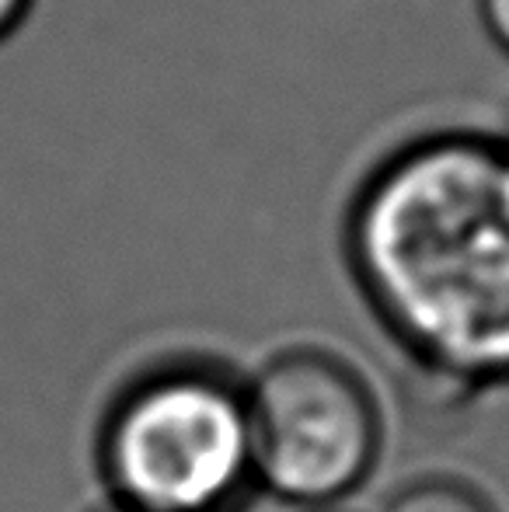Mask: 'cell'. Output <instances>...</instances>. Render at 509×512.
<instances>
[{"mask_svg": "<svg viewBox=\"0 0 509 512\" xmlns=\"http://www.w3.org/2000/svg\"><path fill=\"white\" fill-rule=\"evenodd\" d=\"M339 248L408 363L468 394L509 387V133L391 143L349 192Z\"/></svg>", "mask_w": 509, "mask_h": 512, "instance_id": "obj_1", "label": "cell"}, {"mask_svg": "<svg viewBox=\"0 0 509 512\" xmlns=\"http://www.w3.org/2000/svg\"><path fill=\"white\" fill-rule=\"evenodd\" d=\"M105 499L133 512H245L258 495L248 384L175 356L119 384L95 432Z\"/></svg>", "mask_w": 509, "mask_h": 512, "instance_id": "obj_2", "label": "cell"}, {"mask_svg": "<svg viewBox=\"0 0 509 512\" xmlns=\"http://www.w3.org/2000/svg\"><path fill=\"white\" fill-rule=\"evenodd\" d=\"M245 384L258 492L304 512H332L374 478L384 411L346 356L286 345Z\"/></svg>", "mask_w": 509, "mask_h": 512, "instance_id": "obj_3", "label": "cell"}, {"mask_svg": "<svg viewBox=\"0 0 509 512\" xmlns=\"http://www.w3.org/2000/svg\"><path fill=\"white\" fill-rule=\"evenodd\" d=\"M381 512H499L478 485L454 474H429L401 485Z\"/></svg>", "mask_w": 509, "mask_h": 512, "instance_id": "obj_4", "label": "cell"}, {"mask_svg": "<svg viewBox=\"0 0 509 512\" xmlns=\"http://www.w3.org/2000/svg\"><path fill=\"white\" fill-rule=\"evenodd\" d=\"M475 14L489 42L509 60V0H475Z\"/></svg>", "mask_w": 509, "mask_h": 512, "instance_id": "obj_5", "label": "cell"}, {"mask_svg": "<svg viewBox=\"0 0 509 512\" xmlns=\"http://www.w3.org/2000/svg\"><path fill=\"white\" fill-rule=\"evenodd\" d=\"M39 0H0V46L11 42L14 35L25 28V21L32 18Z\"/></svg>", "mask_w": 509, "mask_h": 512, "instance_id": "obj_6", "label": "cell"}, {"mask_svg": "<svg viewBox=\"0 0 509 512\" xmlns=\"http://www.w3.org/2000/svg\"><path fill=\"white\" fill-rule=\"evenodd\" d=\"M91 512H133V509H126V506H116V502H109V499H105L102 506H98V509H91Z\"/></svg>", "mask_w": 509, "mask_h": 512, "instance_id": "obj_7", "label": "cell"}]
</instances>
